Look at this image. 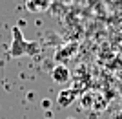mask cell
I'll list each match as a JSON object with an SVG mask.
<instances>
[{"label": "cell", "instance_id": "cell-1", "mask_svg": "<svg viewBox=\"0 0 122 119\" xmlns=\"http://www.w3.org/2000/svg\"><path fill=\"white\" fill-rule=\"evenodd\" d=\"M11 46H9V55L13 59L16 57H24V55H36V53L40 51V46H38V42H27L24 39V33L18 26H13L11 29Z\"/></svg>", "mask_w": 122, "mask_h": 119}, {"label": "cell", "instance_id": "cell-2", "mask_svg": "<svg viewBox=\"0 0 122 119\" xmlns=\"http://www.w3.org/2000/svg\"><path fill=\"white\" fill-rule=\"evenodd\" d=\"M76 97H78V92H76L75 88L60 90L58 95H56V104L62 106V108H67V106H71V104L76 101Z\"/></svg>", "mask_w": 122, "mask_h": 119}, {"label": "cell", "instance_id": "cell-3", "mask_svg": "<svg viewBox=\"0 0 122 119\" xmlns=\"http://www.w3.org/2000/svg\"><path fill=\"white\" fill-rule=\"evenodd\" d=\"M51 79H53V83H56V84H64L71 79V72H69L67 66H64V64L58 62V64L51 70Z\"/></svg>", "mask_w": 122, "mask_h": 119}, {"label": "cell", "instance_id": "cell-4", "mask_svg": "<svg viewBox=\"0 0 122 119\" xmlns=\"http://www.w3.org/2000/svg\"><path fill=\"white\" fill-rule=\"evenodd\" d=\"M51 0H27V9L29 11H40V9H46L49 6Z\"/></svg>", "mask_w": 122, "mask_h": 119}, {"label": "cell", "instance_id": "cell-5", "mask_svg": "<svg viewBox=\"0 0 122 119\" xmlns=\"http://www.w3.org/2000/svg\"><path fill=\"white\" fill-rule=\"evenodd\" d=\"M71 50H76V44H75V42H71V44H67V46L64 48V50H62V51H64V53H56V61H60L62 57H64V59L71 57V53H73Z\"/></svg>", "mask_w": 122, "mask_h": 119}, {"label": "cell", "instance_id": "cell-6", "mask_svg": "<svg viewBox=\"0 0 122 119\" xmlns=\"http://www.w3.org/2000/svg\"><path fill=\"white\" fill-rule=\"evenodd\" d=\"M93 99H95V97H93L91 93H86V95H84V97L80 99L82 106H84V108H89V106H91V104H93Z\"/></svg>", "mask_w": 122, "mask_h": 119}, {"label": "cell", "instance_id": "cell-7", "mask_svg": "<svg viewBox=\"0 0 122 119\" xmlns=\"http://www.w3.org/2000/svg\"><path fill=\"white\" fill-rule=\"evenodd\" d=\"M67 119H75V117H67Z\"/></svg>", "mask_w": 122, "mask_h": 119}]
</instances>
